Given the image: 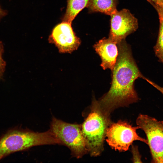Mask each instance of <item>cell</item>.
Listing matches in <instances>:
<instances>
[{"label":"cell","mask_w":163,"mask_h":163,"mask_svg":"<svg viewBox=\"0 0 163 163\" xmlns=\"http://www.w3.org/2000/svg\"><path fill=\"white\" fill-rule=\"evenodd\" d=\"M90 0H67L65 13L62 18V21L72 23L76 16L85 8L89 6Z\"/></svg>","instance_id":"obj_10"},{"label":"cell","mask_w":163,"mask_h":163,"mask_svg":"<svg viewBox=\"0 0 163 163\" xmlns=\"http://www.w3.org/2000/svg\"><path fill=\"white\" fill-rule=\"evenodd\" d=\"M132 152L133 155V162H142L141 160V156L139 152L137 146H132Z\"/></svg>","instance_id":"obj_14"},{"label":"cell","mask_w":163,"mask_h":163,"mask_svg":"<svg viewBox=\"0 0 163 163\" xmlns=\"http://www.w3.org/2000/svg\"><path fill=\"white\" fill-rule=\"evenodd\" d=\"M118 55L112 71V80L109 91L95 104L104 113L110 116L115 109L127 106L139 100L134 88L136 80L145 77L139 70L132 56L130 47L125 40L117 44Z\"/></svg>","instance_id":"obj_1"},{"label":"cell","mask_w":163,"mask_h":163,"mask_svg":"<svg viewBox=\"0 0 163 163\" xmlns=\"http://www.w3.org/2000/svg\"><path fill=\"white\" fill-rule=\"evenodd\" d=\"M7 14V11L2 9L0 5V22L1 19L3 17L6 16Z\"/></svg>","instance_id":"obj_16"},{"label":"cell","mask_w":163,"mask_h":163,"mask_svg":"<svg viewBox=\"0 0 163 163\" xmlns=\"http://www.w3.org/2000/svg\"><path fill=\"white\" fill-rule=\"evenodd\" d=\"M90 112L82 126L87 147L91 156L100 155L104 150L108 127L112 123L110 116L104 113L92 101Z\"/></svg>","instance_id":"obj_3"},{"label":"cell","mask_w":163,"mask_h":163,"mask_svg":"<svg viewBox=\"0 0 163 163\" xmlns=\"http://www.w3.org/2000/svg\"><path fill=\"white\" fill-rule=\"evenodd\" d=\"M136 123L146 134L152 162L163 163V121L140 114L136 119Z\"/></svg>","instance_id":"obj_5"},{"label":"cell","mask_w":163,"mask_h":163,"mask_svg":"<svg viewBox=\"0 0 163 163\" xmlns=\"http://www.w3.org/2000/svg\"><path fill=\"white\" fill-rule=\"evenodd\" d=\"M110 29L109 37L117 44L138 28L137 19L127 9L117 10L110 15Z\"/></svg>","instance_id":"obj_7"},{"label":"cell","mask_w":163,"mask_h":163,"mask_svg":"<svg viewBox=\"0 0 163 163\" xmlns=\"http://www.w3.org/2000/svg\"><path fill=\"white\" fill-rule=\"evenodd\" d=\"M139 129L138 126H133L125 121L112 122L107 130L106 141L112 149L120 152L127 151L135 141H139L147 144V140L137 134L136 130Z\"/></svg>","instance_id":"obj_6"},{"label":"cell","mask_w":163,"mask_h":163,"mask_svg":"<svg viewBox=\"0 0 163 163\" xmlns=\"http://www.w3.org/2000/svg\"><path fill=\"white\" fill-rule=\"evenodd\" d=\"M148 82L150 84L152 85L153 86L157 89L159 91H160L163 94V88L161 87L152 81L150 80H149Z\"/></svg>","instance_id":"obj_15"},{"label":"cell","mask_w":163,"mask_h":163,"mask_svg":"<svg viewBox=\"0 0 163 163\" xmlns=\"http://www.w3.org/2000/svg\"><path fill=\"white\" fill-rule=\"evenodd\" d=\"M118 0H90L88 8L90 13L100 12L110 15L117 10Z\"/></svg>","instance_id":"obj_11"},{"label":"cell","mask_w":163,"mask_h":163,"mask_svg":"<svg viewBox=\"0 0 163 163\" xmlns=\"http://www.w3.org/2000/svg\"><path fill=\"white\" fill-rule=\"evenodd\" d=\"M159 4L163 8V2H156Z\"/></svg>","instance_id":"obj_18"},{"label":"cell","mask_w":163,"mask_h":163,"mask_svg":"<svg viewBox=\"0 0 163 163\" xmlns=\"http://www.w3.org/2000/svg\"><path fill=\"white\" fill-rule=\"evenodd\" d=\"M62 144L50 129L43 133L14 129L0 138V160L14 152L35 146Z\"/></svg>","instance_id":"obj_2"},{"label":"cell","mask_w":163,"mask_h":163,"mask_svg":"<svg viewBox=\"0 0 163 163\" xmlns=\"http://www.w3.org/2000/svg\"><path fill=\"white\" fill-rule=\"evenodd\" d=\"M150 3H155L157 2H163V0H147Z\"/></svg>","instance_id":"obj_17"},{"label":"cell","mask_w":163,"mask_h":163,"mask_svg":"<svg viewBox=\"0 0 163 163\" xmlns=\"http://www.w3.org/2000/svg\"><path fill=\"white\" fill-rule=\"evenodd\" d=\"M151 4L157 12L159 21L158 37L154 50L156 56L159 60L163 63V8L157 3Z\"/></svg>","instance_id":"obj_12"},{"label":"cell","mask_w":163,"mask_h":163,"mask_svg":"<svg viewBox=\"0 0 163 163\" xmlns=\"http://www.w3.org/2000/svg\"><path fill=\"white\" fill-rule=\"evenodd\" d=\"M4 46L2 43L0 41V78L3 76L5 69L6 63L2 58Z\"/></svg>","instance_id":"obj_13"},{"label":"cell","mask_w":163,"mask_h":163,"mask_svg":"<svg viewBox=\"0 0 163 163\" xmlns=\"http://www.w3.org/2000/svg\"><path fill=\"white\" fill-rule=\"evenodd\" d=\"M48 41L55 45L61 53H71L77 50L81 43L80 39L73 30L72 23L63 21L54 27Z\"/></svg>","instance_id":"obj_8"},{"label":"cell","mask_w":163,"mask_h":163,"mask_svg":"<svg viewBox=\"0 0 163 163\" xmlns=\"http://www.w3.org/2000/svg\"><path fill=\"white\" fill-rule=\"evenodd\" d=\"M50 129L62 144L70 150L73 156L80 158L88 153L81 125L67 123L53 117Z\"/></svg>","instance_id":"obj_4"},{"label":"cell","mask_w":163,"mask_h":163,"mask_svg":"<svg viewBox=\"0 0 163 163\" xmlns=\"http://www.w3.org/2000/svg\"><path fill=\"white\" fill-rule=\"evenodd\" d=\"M97 53L101 60V66L105 70L110 69L111 71L115 65L118 55L117 43L109 37L103 38L94 46Z\"/></svg>","instance_id":"obj_9"}]
</instances>
